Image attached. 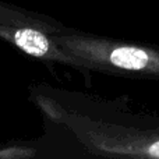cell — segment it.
Returning a JSON list of instances; mask_svg holds the SVG:
<instances>
[{"label": "cell", "mask_w": 159, "mask_h": 159, "mask_svg": "<svg viewBox=\"0 0 159 159\" xmlns=\"http://www.w3.org/2000/svg\"><path fill=\"white\" fill-rule=\"evenodd\" d=\"M53 38L77 59L84 70L159 80V48L66 31L64 28L53 34Z\"/></svg>", "instance_id": "cell-1"}, {"label": "cell", "mask_w": 159, "mask_h": 159, "mask_svg": "<svg viewBox=\"0 0 159 159\" xmlns=\"http://www.w3.org/2000/svg\"><path fill=\"white\" fill-rule=\"evenodd\" d=\"M53 119L71 130L89 151L105 157L159 158V129L140 130L96 121L82 116L69 115L63 109L41 102Z\"/></svg>", "instance_id": "cell-2"}, {"label": "cell", "mask_w": 159, "mask_h": 159, "mask_svg": "<svg viewBox=\"0 0 159 159\" xmlns=\"http://www.w3.org/2000/svg\"><path fill=\"white\" fill-rule=\"evenodd\" d=\"M0 38L7 41L27 53L28 56L38 60L56 61L66 66H71L75 69H82L74 56L67 53L53 38V34L41 30L32 25H13L0 22Z\"/></svg>", "instance_id": "cell-3"}, {"label": "cell", "mask_w": 159, "mask_h": 159, "mask_svg": "<svg viewBox=\"0 0 159 159\" xmlns=\"http://www.w3.org/2000/svg\"><path fill=\"white\" fill-rule=\"evenodd\" d=\"M0 22L13 25H32V27H38L49 34H56L63 28L45 16L34 14L31 11L21 10V8L4 4V3H0Z\"/></svg>", "instance_id": "cell-4"}]
</instances>
